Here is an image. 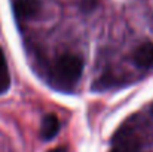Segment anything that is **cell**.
Listing matches in <instances>:
<instances>
[{"label":"cell","mask_w":153,"mask_h":152,"mask_svg":"<svg viewBox=\"0 0 153 152\" xmlns=\"http://www.w3.org/2000/svg\"><path fill=\"white\" fill-rule=\"evenodd\" d=\"M83 63L74 54L61 55L52 69V79L61 90H70L82 76Z\"/></svg>","instance_id":"6da1fadb"},{"label":"cell","mask_w":153,"mask_h":152,"mask_svg":"<svg viewBox=\"0 0 153 152\" xmlns=\"http://www.w3.org/2000/svg\"><path fill=\"white\" fill-rule=\"evenodd\" d=\"M40 10L39 0H15L13 12L19 19H31Z\"/></svg>","instance_id":"7a4b0ae2"},{"label":"cell","mask_w":153,"mask_h":152,"mask_svg":"<svg viewBox=\"0 0 153 152\" xmlns=\"http://www.w3.org/2000/svg\"><path fill=\"white\" fill-rule=\"evenodd\" d=\"M134 63L140 69H152L153 67V43L146 42L140 45L134 52Z\"/></svg>","instance_id":"3957f363"},{"label":"cell","mask_w":153,"mask_h":152,"mask_svg":"<svg viewBox=\"0 0 153 152\" xmlns=\"http://www.w3.org/2000/svg\"><path fill=\"white\" fill-rule=\"evenodd\" d=\"M59 130V121L55 115H46L42 119V125H40V137L43 140H51L56 136Z\"/></svg>","instance_id":"277c9868"},{"label":"cell","mask_w":153,"mask_h":152,"mask_svg":"<svg viewBox=\"0 0 153 152\" xmlns=\"http://www.w3.org/2000/svg\"><path fill=\"white\" fill-rule=\"evenodd\" d=\"M138 149L140 143L137 137H134L132 134H122L113 152H138Z\"/></svg>","instance_id":"5b68a950"},{"label":"cell","mask_w":153,"mask_h":152,"mask_svg":"<svg viewBox=\"0 0 153 152\" xmlns=\"http://www.w3.org/2000/svg\"><path fill=\"white\" fill-rule=\"evenodd\" d=\"M9 84H10L9 73H0V94L9 88Z\"/></svg>","instance_id":"8992f818"},{"label":"cell","mask_w":153,"mask_h":152,"mask_svg":"<svg viewBox=\"0 0 153 152\" xmlns=\"http://www.w3.org/2000/svg\"><path fill=\"white\" fill-rule=\"evenodd\" d=\"M0 73H7V67H6V60H4V54L0 48Z\"/></svg>","instance_id":"52a82bcc"},{"label":"cell","mask_w":153,"mask_h":152,"mask_svg":"<svg viewBox=\"0 0 153 152\" xmlns=\"http://www.w3.org/2000/svg\"><path fill=\"white\" fill-rule=\"evenodd\" d=\"M49 152H67L65 148H62V146H59V148H55V149H51Z\"/></svg>","instance_id":"ba28073f"}]
</instances>
